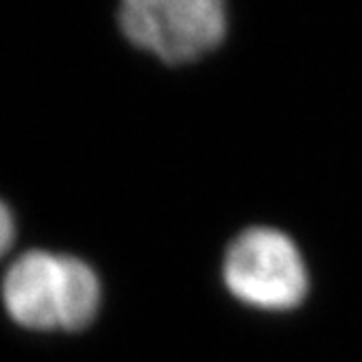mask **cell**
Instances as JSON below:
<instances>
[{"label": "cell", "instance_id": "6da1fadb", "mask_svg": "<svg viewBox=\"0 0 362 362\" xmlns=\"http://www.w3.org/2000/svg\"><path fill=\"white\" fill-rule=\"evenodd\" d=\"M3 303L22 327L76 332L94 321L100 284L79 257L29 251L7 271Z\"/></svg>", "mask_w": 362, "mask_h": 362}, {"label": "cell", "instance_id": "7a4b0ae2", "mask_svg": "<svg viewBox=\"0 0 362 362\" xmlns=\"http://www.w3.org/2000/svg\"><path fill=\"white\" fill-rule=\"evenodd\" d=\"M124 40L166 66L214 53L227 35V0H118Z\"/></svg>", "mask_w": 362, "mask_h": 362}, {"label": "cell", "instance_id": "3957f363", "mask_svg": "<svg viewBox=\"0 0 362 362\" xmlns=\"http://www.w3.org/2000/svg\"><path fill=\"white\" fill-rule=\"evenodd\" d=\"M223 281L236 301L262 313H288L303 303L310 277L295 240L273 227H249L229 243Z\"/></svg>", "mask_w": 362, "mask_h": 362}, {"label": "cell", "instance_id": "277c9868", "mask_svg": "<svg viewBox=\"0 0 362 362\" xmlns=\"http://www.w3.org/2000/svg\"><path fill=\"white\" fill-rule=\"evenodd\" d=\"M13 231H16L13 216H11L7 205L0 201V257H3L5 251L11 247V243H13Z\"/></svg>", "mask_w": 362, "mask_h": 362}]
</instances>
